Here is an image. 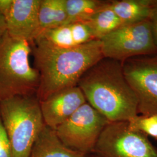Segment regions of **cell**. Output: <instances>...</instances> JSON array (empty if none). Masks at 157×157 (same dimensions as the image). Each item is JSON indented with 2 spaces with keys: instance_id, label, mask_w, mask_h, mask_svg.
Returning a JSON list of instances; mask_svg holds the SVG:
<instances>
[{
  "instance_id": "obj_3",
  "label": "cell",
  "mask_w": 157,
  "mask_h": 157,
  "mask_svg": "<svg viewBox=\"0 0 157 157\" xmlns=\"http://www.w3.org/2000/svg\"><path fill=\"white\" fill-rule=\"evenodd\" d=\"M0 118L12 157H29L45 126L37 95H17L0 101Z\"/></svg>"
},
{
  "instance_id": "obj_17",
  "label": "cell",
  "mask_w": 157,
  "mask_h": 157,
  "mask_svg": "<svg viewBox=\"0 0 157 157\" xmlns=\"http://www.w3.org/2000/svg\"><path fill=\"white\" fill-rule=\"evenodd\" d=\"M130 129L157 139V114L137 115L128 122Z\"/></svg>"
},
{
  "instance_id": "obj_19",
  "label": "cell",
  "mask_w": 157,
  "mask_h": 157,
  "mask_svg": "<svg viewBox=\"0 0 157 157\" xmlns=\"http://www.w3.org/2000/svg\"><path fill=\"white\" fill-rule=\"evenodd\" d=\"M0 157H12L11 148L0 118Z\"/></svg>"
},
{
  "instance_id": "obj_5",
  "label": "cell",
  "mask_w": 157,
  "mask_h": 157,
  "mask_svg": "<svg viewBox=\"0 0 157 157\" xmlns=\"http://www.w3.org/2000/svg\"><path fill=\"white\" fill-rule=\"evenodd\" d=\"M109 122L87 102L55 130L67 148L85 155L93 153L96 144Z\"/></svg>"
},
{
  "instance_id": "obj_4",
  "label": "cell",
  "mask_w": 157,
  "mask_h": 157,
  "mask_svg": "<svg viewBox=\"0 0 157 157\" xmlns=\"http://www.w3.org/2000/svg\"><path fill=\"white\" fill-rule=\"evenodd\" d=\"M32 46L6 32L0 41V101L17 95H37L39 74L30 63Z\"/></svg>"
},
{
  "instance_id": "obj_9",
  "label": "cell",
  "mask_w": 157,
  "mask_h": 157,
  "mask_svg": "<svg viewBox=\"0 0 157 157\" xmlns=\"http://www.w3.org/2000/svg\"><path fill=\"white\" fill-rule=\"evenodd\" d=\"M40 0H12L4 17L6 32L32 45L41 29L39 20Z\"/></svg>"
},
{
  "instance_id": "obj_8",
  "label": "cell",
  "mask_w": 157,
  "mask_h": 157,
  "mask_svg": "<svg viewBox=\"0 0 157 157\" xmlns=\"http://www.w3.org/2000/svg\"><path fill=\"white\" fill-rule=\"evenodd\" d=\"M125 78L137 100L141 115L157 114V55L134 57L122 62Z\"/></svg>"
},
{
  "instance_id": "obj_11",
  "label": "cell",
  "mask_w": 157,
  "mask_h": 157,
  "mask_svg": "<svg viewBox=\"0 0 157 157\" xmlns=\"http://www.w3.org/2000/svg\"><path fill=\"white\" fill-rule=\"evenodd\" d=\"M87 155L67 148L56 130L45 125L35 141L29 157H86Z\"/></svg>"
},
{
  "instance_id": "obj_12",
  "label": "cell",
  "mask_w": 157,
  "mask_h": 157,
  "mask_svg": "<svg viewBox=\"0 0 157 157\" xmlns=\"http://www.w3.org/2000/svg\"><path fill=\"white\" fill-rule=\"evenodd\" d=\"M110 6L123 25L148 20L152 10L148 0H113Z\"/></svg>"
},
{
  "instance_id": "obj_20",
  "label": "cell",
  "mask_w": 157,
  "mask_h": 157,
  "mask_svg": "<svg viewBox=\"0 0 157 157\" xmlns=\"http://www.w3.org/2000/svg\"><path fill=\"white\" fill-rule=\"evenodd\" d=\"M148 21L150 23L152 36L157 49V6L152 8Z\"/></svg>"
},
{
  "instance_id": "obj_16",
  "label": "cell",
  "mask_w": 157,
  "mask_h": 157,
  "mask_svg": "<svg viewBox=\"0 0 157 157\" xmlns=\"http://www.w3.org/2000/svg\"><path fill=\"white\" fill-rule=\"evenodd\" d=\"M36 41H43L51 46L59 48H69L77 46L73 40L69 24L41 31L34 42Z\"/></svg>"
},
{
  "instance_id": "obj_14",
  "label": "cell",
  "mask_w": 157,
  "mask_h": 157,
  "mask_svg": "<svg viewBox=\"0 0 157 157\" xmlns=\"http://www.w3.org/2000/svg\"><path fill=\"white\" fill-rule=\"evenodd\" d=\"M110 4L97 12L86 23L89 26L95 40H101L116 29L123 26Z\"/></svg>"
},
{
  "instance_id": "obj_7",
  "label": "cell",
  "mask_w": 157,
  "mask_h": 157,
  "mask_svg": "<svg viewBox=\"0 0 157 157\" xmlns=\"http://www.w3.org/2000/svg\"><path fill=\"white\" fill-rule=\"evenodd\" d=\"M93 153L100 157H157L147 136L130 129L128 122L107 124Z\"/></svg>"
},
{
  "instance_id": "obj_21",
  "label": "cell",
  "mask_w": 157,
  "mask_h": 157,
  "mask_svg": "<svg viewBox=\"0 0 157 157\" xmlns=\"http://www.w3.org/2000/svg\"><path fill=\"white\" fill-rule=\"evenodd\" d=\"M12 0H0V15L5 17L11 5Z\"/></svg>"
},
{
  "instance_id": "obj_1",
  "label": "cell",
  "mask_w": 157,
  "mask_h": 157,
  "mask_svg": "<svg viewBox=\"0 0 157 157\" xmlns=\"http://www.w3.org/2000/svg\"><path fill=\"white\" fill-rule=\"evenodd\" d=\"M34 65L39 74L37 96L41 101L58 90L78 86L79 80L104 58L100 40L69 48H59L40 41L32 45Z\"/></svg>"
},
{
  "instance_id": "obj_22",
  "label": "cell",
  "mask_w": 157,
  "mask_h": 157,
  "mask_svg": "<svg viewBox=\"0 0 157 157\" xmlns=\"http://www.w3.org/2000/svg\"><path fill=\"white\" fill-rule=\"evenodd\" d=\"M6 32V27L5 18L2 15H0V41L4 34Z\"/></svg>"
},
{
  "instance_id": "obj_10",
  "label": "cell",
  "mask_w": 157,
  "mask_h": 157,
  "mask_svg": "<svg viewBox=\"0 0 157 157\" xmlns=\"http://www.w3.org/2000/svg\"><path fill=\"white\" fill-rule=\"evenodd\" d=\"M39 101L44 124L54 130L87 102L78 86L58 90Z\"/></svg>"
},
{
  "instance_id": "obj_6",
  "label": "cell",
  "mask_w": 157,
  "mask_h": 157,
  "mask_svg": "<svg viewBox=\"0 0 157 157\" xmlns=\"http://www.w3.org/2000/svg\"><path fill=\"white\" fill-rule=\"evenodd\" d=\"M100 40L104 57L120 62L134 57L157 55L148 20L123 25Z\"/></svg>"
},
{
  "instance_id": "obj_2",
  "label": "cell",
  "mask_w": 157,
  "mask_h": 157,
  "mask_svg": "<svg viewBox=\"0 0 157 157\" xmlns=\"http://www.w3.org/2000/svg\"><path fill=\"white\" fill-rule=\"evenodd\" d=\"M78 86L87 103L109 122L136 117L137 100L124 75L122 62L103 58L86 71Z\"/></svg>"
},
{
  "instance_id": "obj_15",
  "label": "cell",
  "mask_w": 157,
  "mask_h": 157,
  "mask_svg": "<svg viewBox=\"0 0 157 157\" xmlns=\"http://www.w3.org/2000/svg\"><path fill=\"white\" fill-rule=\"evenodd\" d=\"M104 0H65L67 12V25L85 22L110 4Z\"/></svg>"
},
{
  "instance_id": "obj_13",
  "label": "cell",
  "mask_w": 157,
  "mask_h": 157,
  "mask_svg": "<svg viewBox=\"0 0 157 157\" xmlns=\"http://www.w3.org/2000/svg\"><path fill=\"white\" fill-rule=\"evenodd\" d=\"M39 20L41 31L67 25L65 0H40Z\"/></svg>"
},
{
  "instance_id": "obj_23",
  "label": "cell",
  "mask_w": 157,
  "mask_h": 157,
  "mask_svg": "<svg viewBox=\"0 0 157 157\" xmlns=\"http://www.w3.org/2000/svg\"><path fill=\"white\" fill-rule=\"evenodd\" d=\"M99 157L98 155H96L95 154H94V153H92V154H89V155H87V157Z\"/></svg>"
},
{
  "instance_id": "obj_18",
  "label": "cell",
  "mask_w": 157,
  "mask_h": 157,
  "mask_svg": "<svg viewBox=\"0 0 157 157\" xmlns=\"http://www.w3.org/2000/svg\"><path fill=\"white\" fill-rule=\"evenodd\" d=\"M73 40L77 46L90 42L94 39L89 26L84 22L69 23Z\"/></svg>"
}]
</instances>
